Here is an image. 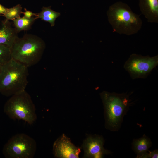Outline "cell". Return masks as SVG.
I'll return each instance as SVG.
<instances>
[{"instance_id":"obj_10","label":"cell","mask_w":158,"mask_h":158,"mask_svg":"<svg viewBox=\"0 0 158 158\" xmlns=\"http://www.w3.org/2000/svg\"><path fill=\"white\" fill-rule=\"evenodd\" d=\"M18 32L9 20L5 19L0 22V45L10 48L18 38Z\"/></svg>"},{"instance_id":"obj_19","label":"cell","mask_w":158,"mask_h":158,"mask_svg":"<svg viewBox=\"0 0 158 158\" xmlns=\"http://www.w3.org/2000/svg\"><path fill=\"white\" fill-rule=\"evenodd\" d=\"M7 9V8L0 4V14L3 16L5 13Z\"/></svg>"},{"instance_id":"obj_6","label":"cell","mask_w":158,"mask_h":158,"mask_svg":"<svg viewBox=\"0 0 158 158\" xmlns=\"http://www.w3.org/2000/svg\"><path fill=\"white\" fill-rule=\"evenodd\" d=\"M37 144L32 138L24 133L17 134L4 146L3 153L7 158H32L35 155Z\"/></svg>"},{"instance_id":"obj_2","label":"cell","mask_w":158,"mask_h":158,"mask_svg":"<svg viewBox=\"0 0 158 158\" xmlns=\"http://www.w3.org/2000/svg\"><path fill=\"white\" fill-rule=\"evenodd\" d=\"M107 14L113 30L119 34L131 35L137 33L142 28V22L140 16L125 3H114L109 7Z\"/></svg>"},{"instance_id":"obj_17","label":"cell","mask_w":158,"mask_h":158,"mask_svg":"<svg viewBox=\"0 0 158 158\" xmlns=\"http://www.w3.org/2000/svg\"><path fill=\"white\" fill-rule=\"evenodd\" d=\"M148 152H147L144 154L141 158H158V150L155 149L152 151H149Z\"/></svg>"},{"instance_id":"obj_9","label":"cell","mask_w":158,"mask_h":158,"mask_svg":"<svg viewBox=\"0 0 158 158\" xmlns=\"http://www.w3.org/2000/svg\"><path fill=\"white\" fill-rule=\"evenodd\" d=\"M80 149L75 145L70 139L63 134L54 142L53 153L55 157L59 158H78Z\"/></svg>"},{"instance_id":"obj_1","label":"cell","mask_w":158,"mask_h":158,"mask_svg":"<svg viewBox=\"0 0 158 158\" xmlns=\"http://www.w3.org/2000/svg\"><path fill=\"white\" fill-rule=\"evenodd\" d=\"M28 67L11 58L0 67V93L11 96L25 90L28 84Z\"/></svg>"},{"instance_id":"obj_3","label":"cell","mask_w":158,"mask_h":158,"mask_svg":"<svg viewBox=\"0 0 158 158\" xmlns=\"http://www.w3.org/2000/svg\"><path fill=\"white\" fill-rule=\"evenodd\" d=\"M100 95L104 109L105 128L112 131H118L131 104L129 96L106 91Z\"/></svg>"},{"instance_id":"obj_14","label":"cell","mask_w":158,"mask_h":158,"mask_svg":"<svg viewBox=\"0 0 158 158\" xmlns=\"http://www.w3.org/2000/svg\"><path fill=\"white\" fill-rule=\"evenodd\" d=\"M38 19L37 17L34 16L28 18L24 16L20 17L13 20V25L18 32L22 31H26L31 28L35 20Z\"/></svg>"},{"instance_id":"obj_7","label":"cell","mask_w":158,"mask_h":158,"mask_svg":"<svg viewBox=\"0 0 158 158\" xmlns=\"http://www.w3.org/2000/svg\"><path fill=\"white\" fill-rule=\"evenodd\" d=\"M158 64V55L150 57L133 53L125 62L124 68L134 79L145 78Z\"/></svg>"},{"instance_id":"obj_15","label":"cell","mask_w":158,"mask_h":158,"mask_svg":"<svg viewBox=\"0 0 158 158\" xmlns=\"http://www.w3.org/2000/svg\"><path fill=\"white\" fill-rule=\"evenodd\" d=\"M22 12V7L20 4H18L11 8H7L3 16L7 20L13 21L20 17Z\"/></svg>"},{"instance_id":"obj_11","label":"cell","mask_w":158,"mask_h":158,"mask_svg":"<svg viewBox=\"0 0 158 158\" xmlns=\"http://www.w3.org/2000/svg\"><path fill=\"white\" fill-rule=\"evenodd\" d=\"M139 6L148 22L158 23V0H139Z\"/></svg>"},{"instance_id":"obj_18","label":"cell","mask_w":158,"mask_h":158,"mask_svg":"<svg viewBox=\"0 0 158 158\" xmlns=\"http://www.w3.org/2000/svg\"><path fill=\"white\" fill-rule=\"evenodd\" d=\"M22 13L24 15L23 16L28 18H30L34 16L37 17V13H34L26 9L25 11L23 12Z\"/></svg>"},{"instance_id":"obj_20","label":"cell","mask_w":158,"mask_h":158,"mask_svg":"<svg viewBox=\"0 0 158 158\" xmlns=\"http://www.w3.org/2000/svg\"><path fill=\"white\" fill-rule=\"evenodd\" d=\"M1 16H2V15L0 14V17Z\"/></svg>"},{"instance_id":"obj_8","label":"cell","mask_w":158,"mask_h":158,"mask_svg":"<svg viewBox=\"0 0 158 158\" xmlns=\"http://www.w3.org/2000/svg\"><path fill=\"white\" fill-rule=\"evenodd\" d=\"M104 143L102 136H89L84 141L82 146L84 151V157L102 158L104 155L110 154L112 152L104 149Z\"/></svg>"},{"instance_id":"obj_16","label":"cell","mask_w":158,"mask_h":158,"mask_svg":"<svg viewBox=\"0 0 158 158\" xmlns=\"http://www.w3.org/2000/svg\"><path fill=\"white\" fill-rule=\"evenodd\" d=\"M11 58V48L7 46L0 45V67Z\"/></svg>"},{"instance_id":"obj_12","label":"cell","mask_w":158,"mask_h":158,"mask_svg":"<svg viewBox=\"0 0 158 158\" xmlns=\"http://www.w3.org/2000/svg\"><path fill=\"white\" fill-rule=\"evenodd\" d=\"M150 139L144 134L138 139H135L132 143V147L137 155V158H141L145 153L148 152L152 145Z\"/></svg>"},{"instance_id":"obj_13","label":"cell","mask_w":158,"mask_h":158,"mask_svg":"<svg viewBox=\"0 0 158 158\" xmlns=\"http://www.w3.org/2000/svg\"><path fill=\"white\" fill-rule=\"evenodd\" d=\"M37 18L42 20L49 23L51 27L54 26L56 19L60 15L59 12H57L51 8V6L43 7L41 11L37 13Z\"/></svg>"},{"instance_id":"obj_4","label":"cell","mask_w":158,"mask_h":158,"mask_svg":"<svg viewBox=\"0 0 158 158\" xmlns=\"http://www.w3.org/2000/svg\"><path fill=\"white\" fill-rule=\"evenodd\" d=\"M43 40L31 34L18 38L11 48V58L28 67L37 64L41 60L45 48Z\"/></svg>"},{"instance_id":"obj_5","label":"cell","mask_w":158,"mask_h":158,"mask_svg":"<svg viewBox=\"0 0 158 158\" xmlns=\"http://www.w3.org/2000/svg\"><path fill=\"white\" fill-rule=\"evenodd\" d=\"M4 111L10 118L22 120L30 125L37 119L35 105L25 90L11 96L6 102Z\"/></svg>"}]
</instances>
